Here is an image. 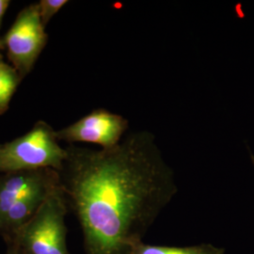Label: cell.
<instances>
[{
    "instance_id": "52a82bcc",
    "label": "cell",
    "mask_w": 254,
    "mask_h": 254,
    "mask_svg": "<svg viewBox=\"0 0 254 254\" xmlns=\"http://www.w3.org/2000/svg\"><path fill=\"white\" fill-rule=\"evenodd\" d=\"M60 185L46 187L33 191L17 200L0 218V235L9 236L25 225L42 206L48 195Z\"/></svg>"
},
{
    "instance_id": "6da1fadb",
    "label": "cell",
    "mask_w": 254,
    "mask_h": 254,
    "mask_svg": "<svg viewBox=\"0 0 254 254\" xmlns=\"http://www.w3.org/2000/svg\"><path fill=\"white\" fill-rule=\"evenodd\" d=\"M61 184L86 254H130L177 193L154 136L138 131L113 148L70 146Z\"/></svg>"
},
{
    "instance_id": "7a4b0ae2",
    "label": "cell",
    "mask_w": 254,
    "mask_h": 254,
    "mask_svg": "<svg viewBox=\"0 0 254 254\" xmlns=\"http://www.w3.org/2000/svg\"><path fill=\"white\" fill-rule=\"evenodd\" d=\"M67 211L68 201L61 184L25 225L4 239L26 254H69L65 224Z\"/></svg>"
},
{
    "instance_id": "ba28073f",
    "label": "cell",
    "mask_w": 254,
    "mask_h": 254,
    "mask_svg": "<svg viewBox=\"0 0 254 254\" xmlns=\"http://www.w3.org/2000/svg\"><path fill=\"white\" fill-rule=\"evenodd\" d=\"M130 254H225V250L212 244L189 247H165L148 245L141 241L133 246Z\"/></svg>"
},
{
    "instance_id": "9c48e42d",
    "label": "cell",
    "mask_w": 254,
    "mask_h": 254,
    "mask_svg": "<svg viewBox=\"0 0 254 254\" xmlns=\"http://www.w3.org/2000/svg\"><path fill=\"white\" fill-rule=\"evenodd\" d=\"M22 79L15 68L0 57V115L8 111L11 98Z\"/></svg>"
},
{
    "instance_id": "7c38bea8",
    "label": "cell",
    "mask_w": 254,
    "mask_h": 254,
    "mask_svg": "<svg viewBox=\"0 0 254 254\" xmlns=\"http://www.w3.org/2000/svg\"><path fill=\"white\" fill-rule=\"evenodd\" d=\"M7 243V251H6V254H26L19 247L11 243V242H6Z\"/></svg>"
},
{
    "instance_id": "30bf717a",
    "label": "cell",
    "mask_w": 254,
    "mask_h": 254,
    "mask_svg": "<svg viewBox=\"0 0 254 254\" xmlns=\"http://www.w3.org/2000/svg\"><path fill=\"white\" fill-rule=\"evenodd\" d=\"M68 3L67 0H41L39 1L38 8L40 12V17L42 20L43 25H46L50 22V20L64 8Z\"/></svg>"
},
{
    "instance_id": "5b68a950",
    "label": "cell",
    "mask_w": 254,
    "mask_h": 254,
    "mask_svg": "<svg viewBox=\"0 0 254 254\" xmlns=\"http://www.w3.org/2000/svg\"><path fill=\"white\" fill-rule=\"evenodd\" d=\"M129 127L122 115L104 109H94L75 123L57 131L59 140L69 143L86 142L109 149L118 145Z\"/></svg>"
},
{
    "instance_id": "5bb4252c",
    "label": "cell",
    "mask_w": 254,
    "mask_h": 254,
    "mask_svg": "<svg viewBox=\"0 0 254 254\" xmlns=\"http://www.w3.org/2000/svg\"><path fill=\"white\" fill-rule=\"evenodd\" d=\"M251 157H252V160H253V163L254 165V155L252 153H251Z\"/></svg>"
},
{
    "instance_id": "4fadbf2b",
    "label": "cell",
    "mask_w": 254,
    "mask_h": 254,
    "mask_svg": "<svg viewBox=\"0 0 254 254\" xmlns=\"http://www.w3.org/2000/svg\"><path fill=\"white\" fill-rule=\"evenodd\" d=\"M5 47H4V44H3V41H2V39H0V50L1 49H4Z\"/></svg>"
},
{
    "instance_id": "277c9868",
    "label": "cell",
    "mask_w": 254,
    "mask_h": 254,
    "mask_svg": "<svg viewBox=\"0 0 254 254\" xmlns=\"http://www.w3.org/2000/svg\"><path fill=\"white\" fill-rule=\"evenodd\" d=\"M2 41L10 64L24 78L32 71L47 44L37 3L20 10Z\"/></svg>"
},
{
    "instance_id": "3957f363",
    "label": "cell",
    "mask_w": 254,
    "mask_h": 254,
    "mask_svg": "<svg viewBox=\"0 0 254 254\" xmlns=\"http://www.w3.org/2000/svg\"><path fill=\"white\" fill-rule=\"evenodd\" d=\"M67 148L59 143L57 131L39 121L25 135L0 144V173L51 169L61 173Z\"/></svg>"
},
{
    "instance_id": "8992f818",
    "label": "cell",
    "mask_w": 254,
    "mask_h": 254,
    "mask_svg": "<svg viewBox=\"0 0 254 254\" xmlns=\"http://www.w3.org/2000/svg\"><path fill=\"white\" fill-rule=\"evenodd\" d=\"M60 184V173L51 169L0 173V218L27 194Z\"/></svg>"
},
{
    "instance_id": "8fae6325",
    "label": "cell",
    "mask_w": 254,
    "mask_h": 254,
    "mask_svg": "<svg viewBox=\"0 0 254 254\" xmlns=\"http://www.w3.org/2000/svg\"><path fill=\"white\" fill-rule=\"evenodd\" d=\"M9 4H10L9 0H0V28L2 26L4 15L7 12L8 8H9Z\"/></svg>"
}]
</instances>
